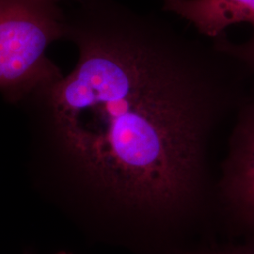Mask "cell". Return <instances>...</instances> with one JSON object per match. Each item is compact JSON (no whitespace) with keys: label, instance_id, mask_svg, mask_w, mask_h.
<instances>
[{"label":"cell","instance_id":"cell-3","mask_svg":"<svg viewBox=\"0 0 254 254\" xmlns=\"http://www.w3.org/2000/svg\"><path fill=\"white\" fill-rule=\"evenodd\" d=\"M228 153L216 183L220 216L228 218L254 241V91L237 108Z\"/></svg>","mask_w":254,"mask_h":254},{"label":"cell","instance_id":"cell-5","mask_svg":"<svg viewBox=\"0 0 254 254\" xmlns=\"http://www.w3.org/2000/svg\"><path fill=\"white\" fill-rule=\"evenodd\" d=\"M222 43L229 52L244 64L252 73H254V30L251 39L245 43L235 44L229 41L225 34L222 35Z\"/></svg>","mask_w":254,"mask_h":254},{"label":"cell","instance_id":"cell-8","mask_svg":"<svg viewBox=\"0 0 254 254\" xmlns=\"http://www.w3.org/2000/svg\"><path fill=\"white\" fill-rule=\"evenodd\" d=\"M68 254V253H61V254Z\"/></svg>","mask_w":254,"mask_h":254},{"label":"cell","instance_id":"cell-2","mask_svg":"<svg viewBox=\"0 0 254 254\" xmlns=\"http://www.w3.org/2000/svg\"><path fill=\"white\" fill-rule=\"evenodd\" d=\"M67 18L50 0H0V91L12 98L63 77L46 49L66 36Z\"/></svg>","mask_w":254,"mask_h":254},{"label":"cell","instance_id":"cell-4","mask_svg":"<svg viewBox=\"0 0 254 254\" xmlns=\"http://www.w3.org/2000/svg\"><path fill=\"white\" fill-rule=\"evenodd\" d=\"M163 9L188 21L200 35L210 39L238 23L254 27V0H163Z\"/></svg>","mask_w":254,"mask_h":254},{"label":"cell","instance_id":"cell-6","mask_svg":"<svg viewBox=\"0 0 254 254\" xmlns=\"http://www.w3.org/2000/svg\"><path fill=\"white\" fill-rule=\"evenodd\" d=\"M186 254H254V241L248 245L221 247L216 244L201 247Z\"/></svg>","mask_w":254,"mask_h":254},{"label":"cell","instance_id":"cell-7","mask_svg":"<svg viewBox=\"0 0 254 254\" xmlns=\"http://www.w3.org/2000/svg\"><path fill=\"white\" fill-rule=\"evenodd\" d=\"M50 1H53V2H56V3H58L59 1H61V0H50Z\"/></svg>","mask_w":254,"mask_h":254},{"label":"cell","instance_id":"cell-1","mask_svg":"<svg viewBox=\"0 0 254 254\" xmlns=\"http://www.w3.org/2000/svg\"><path fill=\"white\" fill-rule=\"evenodd\" d=\"M73 72L43 91L73 175L135 254H185L215 239L212 135L251 71L220 37L190 34L114 0H77Z\"/></svg>","mask_w":254,"mask_h":254}]
</instances>
